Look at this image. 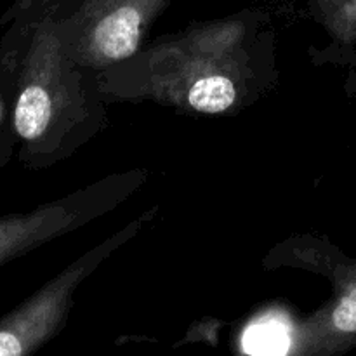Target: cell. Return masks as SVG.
<instances>
[{"label": "cell", "mask_w": 356, "mask_h": 356, "mask_svg": "<svg viewBox=\"0 0 356 356\" xmlns=\"http://www.w3.org/2000/svg\"><path fill=\"white\" fill-rule=\"evenodd\" d=\"M309 56L316 65H337L346 66L356 72V45L351 49H343V51H332V49H309Z\"/></svg>", "instance_id": "cell-9"}, {"label": "cell", "mask_w": 356, "mask_h": 356, "mask_svg": "<svg viewBox=\"0 0 356 356\" xmlns=\"http://www.w3.org/2000/svg\"><path fill=\"white\" fill-rule=\"evenodd\" d=\"M266 270H301L320 275L332 296L291 330L289 355L339 356L356 350V257L327 236L301 233L268 250Z\"/></svg>", "instance_id": "cell-3"}, {"label": "cell", "mask_w": 356, "mask_h": 356, "mask_svg": "<svg viewBox=\"0 0 356 356\" xmlns=\"http://www.w3.org/2000/svg\"><path fill=\"white\" fill-rule=\"evenodd\" d=\"M316 23L327 31V49L343 51L356 45V0H305Z\"/></svg>", "instance_id": "cell-7"}, {"label": "cell", "mask_w": 356, "mask_h": 356, "mask_svg": "<svg viewBox=\"0 0 356 356\" xmlns=\"http://www.w3.org/2000/svg\"><path fill=\"white\" fill-rule=\"evenodd\" d=\"M160 205H153L132 221L90 247L75 261L45 282L30 298L0 318V356H28L51 343L70 318L75 292L113 252L141 235L156 219Z\"/></svg>", "instance_id": "cell-4"}, {"label": "cell", "mask_w": 356, "mask_h": 356, "mask_svg": "<svg viewBox=\"0 0 356 356\" xmlns=\"http://www.w3.org/2000/svg\"><path fill=\"white\" fill-rule=\"evenodd\" d=\"M172 0H80L65 9V30L76 61L101 72L143 47Z\"/></svg>", "instance_id": "cell-6"}, {"label": "cell", "mask_w": 356, "mask_h": 356, "mask_svg": "<svg viewBox=\"0 0 356 356\" xmlns=\"http://www.w3.org/2000/svg\"><path fill=\"white\" fill-rule=\"evenodd\" d=\"M14 99H16V76L14 58L6 44L0 42V165L9 162L16 149V136L13 127Z\"/></svg>", "instance_id": "cell-8"}, {"label": "cell", "mask_w": 356, "mask_h": 356, "mask_svg": "<svg viewBox=\"0 0 356 356\" xmlns=\"http://www.w3.org/2000/svg\"><path fill=\"white\" fill-rule=\"evenodd\" d=\"M344 89H346V92L350 94L351 97H355L356 99V72L355 70L350 68V75H348L346 83H344Z\"/></svg>", "instance_id": "cell-10"}, {"label": "cell", "mask_w": 356, "mask_h": 356, "mask_svg": "<svg viewBox=\"0 0 356 356\" xmlns=\"http://www.w3.org/2000/svg\"><path fill=\"white\" fill-rule=\"evenodd\" d=\"M278 82L277 31L257 7L191 23L97 72L106 104L152 103L200 117H233Z\"/></svg>", "instance_id": "cell-1"}, {"label": "cell", "mask_w": 356, "mask_h": 356, "mask_svg": "<svg viewBox=\"0 0 356 356\" xmlns=\"http://www.w3.org/2000/svg\"><path fill=\"white\" fill-rule=\"evenodd\" d=\"M149 179V170L131 169L99 177L87 186L26 212L0 218V268L56 238L113 212Z\"/></svg>", "instance_id": "cell-5"}, {"label": "cell", "mask_w": 356, "mask_h": 356, "mask_svg": "<svg viewBox=\"0 0 356 356\" xmlns=\"http://www.w3.org/2000/svg\"><path fill=\"white\" fill-rule=\"evenodd\" d=\"M66 0H14L0 42L14 58L16 153L26 169L65 162L110 124L97 72L80 65L65 30Z\"/></svg>", "instance_id": "cell-2"}, {"label": "cell", "mask_w": 356, "mask_h": 356, "mask_svg": "<svg viewBox=\"0 0 356 356\" xmlns=\"http://www.w3.org/2000/svg\"><path fill=\"white\" fill-rule=\"evenodd\" d=\"M0 2H2V0H0Z\"/></svg>", "instance_id": "cell-11"}]
</instances>
